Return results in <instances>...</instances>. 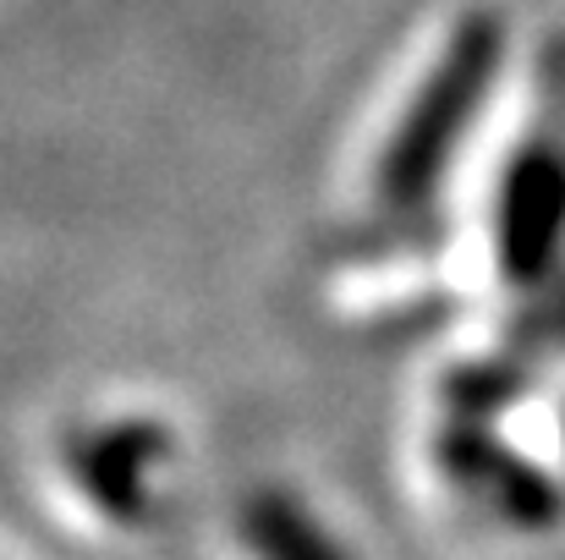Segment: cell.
<instances>
[{"label":"cell","mask_w":565,"mask_h":560,"mask_svg":"<svg viewBox=\"0 0 565 560\" xmlns=\"http://www.w3.org/2000/svg\"><path fill=\"white\" fill-rule=\"evenodd\" d=\"M565 220V171L561 160L533 155L511 182H505V209H500V236H505V264L516 275L544 270L555 236Z\"/></svg>","instance_id":"obj_2"},{"label":"cell","mask_w":565,"mask_h":560,"mask_svg":"<svg viewBox=\"0 0 565 560\" xmlns=\"http://www.w3.org/2000/svg\"><path fill=\"white\" fill-rule=\"evenodd\" d=\"M494 61H500V22H489V17L461 22V33L445 44L439 66L417 88L412 110L401 116V127H395L384 160H379L384 203H417L423 198V187L434 182L445 149L461 138V127H467Z\"/></svg>","instance_id":"obj_1"},{"label":"cell","mask_w":565,"mask_h":560,"mask_svg":"<svg viewBox=\"0 0 565 560\" xmlns=\"http://www.w3.org/2000/svg\"><path fill=\"white\" fill-rule=\"evenodd\" d=\"M154 434L149 429H105L83 445L77 467H83V484L88 495H99L105 506H116L121 517L138 511V495H143V467L154 462Z\"/></svg>","instance_id":"obj_3"},{"label":"cell","mask_w":565,"mask_h":560,"mask_svg":"<svg viewBox=\"0 0 565 560\" xmlns=\"http://www.w3.org/2000/svg\"><path fill=\"white\" fill-rule=\"evenodd\" d=\"M247 545L258 560H341L330 550V539L280 495H264L247 511Z\"/></svg>","instance_id":"obj_4"}]
</instances>
